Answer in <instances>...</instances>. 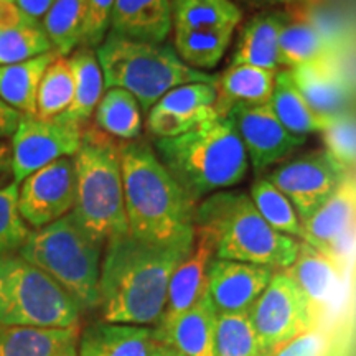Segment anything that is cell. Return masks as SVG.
Wrapping results in <instances>:
<instances>
[{"label": "cell", "mask_w": 356, "mask_h": 356, "mask_svg": "<svg viewBox=\"0 0 356 356\" xmlns=\"http://www.w3.org/2000/svg\"><path fill=\"white\" fill-rule=\"evenodd\" d=\"M78 328H25L0 325V356H58L78 341Z\"/></svg>", "instance_id": "29"}, {"label": "cell", "mask_w": 356, "mask_h": 356, "mask_svg": "<svg viewBox=\"0 0 356 356\" xmlns=\"http://www.w3.org/2000/svg\"><path fill=\"white\" fill-rule=\"evenodd\" d=\"M193 246L195 241L162 246L129 233L109 239L99 275L102 320L155 327L165 309L172 275Z\"/></svg>", "instance_id": "1"}, {"label": "cell", "mask_w": 356, "mask_h": 356, "mask_svg": "<svg viewBox=\"0 0 356 356\" xmlns=\"http://www.w3.org/2000/svg\"><path fill=\"white\" fill-rule=\"evenodd\" d=\"M0 2H15V0H0Z\"/></svg>", "instance_id": "48"}, {"label": "cell", "mask_w": 356, "mask_h": 356, "mask_svg": "<svg viewBox=\"0 0 356 356\" xmlns=\"http://www.w3.org/2000/svg\"><path fill=\"white\" fill-rule=\"evenodd\" d=\"M325 335L318 327L310 328L275 351L273 356H322L325 350Z\"/></svg>", "instance_id": "41"}, {"label": "cell", "mask_w": 356, "mask_h": 356, "mask_svg": "<svg viewBox=\"0 0 356 356\" xmlns=\"http://www.w3.org/2000/svg\"><path fill=\"white\" fill-rule=\"evenodd\" d=\"M173 29H234L241 10L231 0H172Z\"/></svg>", "instance_id": "32"}, {"label": "cell", "mask_w": 356, "mask_h": 356, "mask_svg": "<svg viewBox=\"0 0 356 356\" xmlns=\"http://www.w3.org/2000/svg\"><path fill=\"white\" fill-rule=\"evenodd\" d=\"M249 197L270 228L291 238L302 239V221L296 208L269 178L256 181Z\"/></svg>", "instance_id": "35"}, {"label": "cell", "mask_w": 356, "mask_h": 356, "mask_svg": "<svg viewBox=\"0 0 356 356\" xmlns=\"http://www.w3.org/2000/svg\"><path fill=\"white\" fill-rule=\"evenodd\" d=\"M73 71L74 96L68 111L63 114L70 121L84 126L89 121L104 95V74L92 48L81 47L68 58Z\"/></svg>", "instance_id": "28"}, {"label": "cell", "mask_w": 356, "mask_h": 356, "mask_svg": "<svg viewBox=\"0 0 356 356\" xmlns=\"http://www.w3.org/2000/svg\"><path fill=\"white\" fill-rule=\"evenodd\" d=\"M346 273L356 252V170L343 178L309 220L302 222V239Z\"/></svg>", "instance_id": "11"}, {"label": "cell", "mask_w": 356, "mask_h": 356, "mask_svg": "<svg viewBox=\"0 0 356 356\" xmlns=\"http://www.w3.org/2000/svg\"><path fill=\"white\" fill-rule=\"evenodd\" d=\"M343 50L310 25L309 22L292 19L286 22L279 37V66L293 70L297 66L340 58Z\"/></svg>", "instance_id": "26"}, {"label": "cell", "mask_w": 356, "mask_h": 356, "mask_svg": "<svg viewBox=\"0 0 356 356\" xmlns=\"http://www.w3.org/2000/svg\"><path fill=\"white\" fill-rule=\"evenodd\" d=\"M84 129L63 114L53 119L22 115L12 136V177L22 184L33 172L58 159L73 157L81 145Z\"/></svg>", "instance_id": "10"}, {"label": "cell", "mask_w": 356, "mask_h": 356, "mask_svg": "<svg viewBox=\"0 0 356 356\" xmlns=\"http://www.w3.org/2000/svg\"><path fill=\"white\" fill-rule=\"evenodd\" d=\"M152 356H180L177 353L175 350H172L170 346L168 345H165V343H160L159 345V348L154 351V355Z\"/></svg>", "instance_id": "45"}, {"label": "cell", "mask_w": 356, "mask_h": 356, "mask_svg": "<svg viewBox=\"0 0 356 356\" xmlns=\"http://www.w3.org/2000/svg\"><path fill=\"white\" fill-rule=\"evenodd\" d=\"M195 231L215 248V257L286 270L293 264L299 243L277 233L261 216L252 200L239 191H218L195 210Z\"/></svg>", "instance_id": "3"}, {"label": "cell", "mask_w": 356, "mask_h": 356, "mask_svg": "<svg viewBox=\"0 0 356 356\" xmlns=\"http://www.w3.org/2000/svg\"><path fill=\"white\" fill-rule=\"evenodd\" d=\"M96 56L104 86L126 89L145 113L173 88L190 83L216 84L215 76L186 66L170 47L137 42L113 32L97 47Z\"/></svg>", "instance_id": "6"}, {"label": "cell", "mask_w": 356, "mask_h": 356, "mask_svg": "<svg viewBox=\"0 0 356 356\" xmlns=\"http://www.w3.org/2000/svg\"><path fill=\"white\" fill-rule=\"evenodd\" d=\"M228 118L233 121L249 162L257 173L273 167L305 144V137L293 136L279 122L269 104L236 106Z\"/></svg>", "instance_id": "14"}, {"label": "cell", "mask_w": 356, "mask_h": 356, "mask_svg": "<svg viewBox=\"0 0 356 356\" xmlns=\"http://www.w3.org/2000/svg\"><path fill=\"white\" fill-rule=\"evenodd\" d=\"M97 129L113 139L136 140L142 132V109L131 92L109 88L96 108Z\"/></svg>", "instance_id": "30"}, {"label": "cell", "mask_w": 356, "mask_h": 356, "mask_svg": "<svg viewBox=\"0 0 356 356\" xmlns=\"http://www.w3.org/2000/svg\"><path fill=\"white\" fill-rule=\"evenodd\" d=\"M121 145L97 127L83 132L73 155L76 202L73 216L86 233L104 246L115 236L127 234L124 203Z\"/></svg>", "instance_id": "5"}, {"label": "cell", "mask_w": 356, "mask_h": 356, "mask_svg": "<svg viewBox=\"0 0 356 356\" xmlns=\"http://www.w3.org/2000/svg\"><path fill=\"white\" fill-rule=\"evenodd\" d=\"M83 309L60 284L19 254L0 259V325L78 328Z\"/></svg>", "instance_id": "8"}, {"label": "cell", "mask_w": 356, "mask_h": 356, "mask_svg": "<svg viewBox=\"0 0 356 356\" xmlns=\"http://www.w3.org/2000/svg\"><path fill=\"white\" fill-rule=\"evenodd\" d=\"M76 175L73 157L58 159L29 175L19 185V210L33 229L51 225L73 211Z\"/></svg>", "instance_id": "13"}, {"label": "cell", "mask_w": 356, "mask_h": 356, "mask_svg": "<svg viewBox=\"0 0 356 356\" xmlns=\"http://www.w3.org/2000/svg\"><path fill=\"white\" fill-rule=\"evenodd\" d=\"M22 115L24 114L19 113L17 109L10 108V106L0 99V139H6V137L13 136L17 126H19Z\"/></svg>", "instance_id": "42"}, {"label": "cell", "mask_w": 356, "mask_h": 356, "mask_svg": "<svg viewBox=\"0 0 356 356\" xmlns=\"http://www.w3.org/2000/svg\"><path fill=\"white\" fill-rule=\"evenodd\" d=\"M248 315L264 356L317 327L309 302L286 270H275Z\"/></svg>", "instance_id": "9"}, {"label": "cell", "mask_w": 356, "mask_h": 356, "mask_svg": "<svg viewBox=\"0 0 356 356\" xmlns=\"http://www.w3.org/2000/svg\"><path fill=\"white\" fill-rule=\"evenodd\" d=\"M233 33L234 29H175V53L190 68L211 70L228 51Z\"/></svg>", "instance_id": "31"}, {"label": "cell", "mask_w": 356, "mask_h": 356, "mask_svg": "<svg viewBox=\"0 0 356 356\" xmlns=\"http://www.w3.org/2000/svg\"><path fill=\"white\" fill-rule=\"evenodd\" d=\"M154 149L195 203L204 195L241 184L249 168L233 121L220 115L181 136L157 139Z\"/></svg>", "instance_id": "4"}, {"label": "cell", "mask_w": 356, "mask_h": 356, "mask_svg": "<svg viewBox=\"0 0 356 356\" xmlns=\"http://www.w3.org/2000/svg\"><path fill=\"white\" fill-rule=\"evenodd\" d=\"M8 175H12V150L7 144L0 142V185Z\"/></svg>", "instance_id": "44"}, {"label": "cell", "mask_w": 356, "mask_h": 356, "mask_svg": "<svg viewBox=\"0 0 356 356\" xmlns=\"http://www.w3.org/2000/svg\"><path fill=\"white\" fill-rule=\"evenodd\" d=\"M215 356H264L248 312L218 314Z\"/></svg>", "instance_id": "37"}, {"label": "cell", "mask_w": 356, "mask_h": 356, "mask_svg": "<svg viewBox=\"0 0 356 356\" xmlns=\"http://www.w3.org/2000/svg\"><path fill=\"white\" fill-rule=\"evenodd\" d=\"M261 2H266V3H292V2H296V0H261Z\"/></svg>", "instance_id": "47"}, {"label": "cell", "mask_w": 356, "mask_h": 356, "mask_svg": "<svg viewBox=\"0 0 356 356\" xmlns=\"http://www.w3.org/2000/svg\"><path fill=\"white\" fill-rule=\"evenodd\" d=\"M277 71L256 66H229L216 78L215 111L220 118H228L236 106H264L274 91Z\"/></svg>", "instance_id": "23"}, {"label": "cell", "mask_w": 356, "mask_h": 356, "mask_svg": "<svg viewBox=\"0 0 356 356\" xmlns=\"http://www.w3.org/2000/svg\"><path fill=\"white\" fill-rule=\"evenodd\" d=\"M346 175L330 155L318 150L275 168L269 180L286 195L304 222L332 197Z\"/></svg>", "instance_id": "12"}, {"label": "cell", "mask_w": 356, "mask_h": 356, "mask_svg": "<svg viewBox=\"0 0 356 356\" xmlns=\"http://www.w3.org/2000/svg\"><path fill=\"white\" fill-rule=\"evenodd\" d=\"M274 273L266 266L213 257L207 269V292L218 314L249 312Z\"/></svg>", "instance_id": "16"}, {"label": "cell", "mask_w": 356, "mask_h": 356, "mask_svg": "<svg viewBox=\"0 0 356 356\" xmlns=\"http://www.w3.org/2000/svg\"><path fill=\"white\" fill-rule=\"evenodd\" d=\"M215 101V84L190 83L173 88L147 113V126L157 139L181 136L216 118Z\"/></svg>", "instance_id": "15"}, {"label": "cell", "mask_w": 356, "mask_h": 356, "mask_svg": "<svg viewBox=\"0 0 356 356\" xmlns=\"http://www.w3.org/2000/svg\"><path fill=\"white\" fill-rule=\"evenodd\" d=\"M121 165L129 234L162 246L195 241L197 203L160 162L154 147L140 139L126 142Z\"/></svg>", "instance_id": "2"}, {"label": "cell", "mask_w": 356, "mask_h": 356, "mask_svg": "<svg viewBox=\"0 0 356 356\" xmlns=\"http://www.w3.org/2000/svg\"><path fill=\"white\" fill-rule=\"evenodd\" d=\"M74 81L70 61L58 55L44 70L37 92V118L53 119L65 114L73 102Z\"/></svg>", "instance_id": "34"}, {"label": "cell", "mask_w": 356, "mask_h": 356, "mask_svg": "<svg viewBox=\"0 0 356 356\" xmlns=\"http://www.w3.org/2000/svg\"><path fill=\"white\" fill-rule=\"evenodd\" d=\"M88 0H55L43 15L42 26L58 55L66 56L81 44Z\"/></svg>", "instance_id": "33"}, {"label": "cell", "mask_w": 356, "mask_h": 356, "mask_svg": "<svg viewBox=\"0 0 356 356\" xmlns=\"http://www.w3.org/2000/svg\"><path fill=\"white\" fill-rule=\"evenodd\" d=\"M267 104L279 122L293 136L305 137L309 134L323 132L333 121V118L318 115L307 104L293 83L291 70L277 71L273 96Z\"/></svg>", "instance_id": "25"}, {"label": "cell", "mask_w": 356, "mask_h": 356, "mask_svg": "<svg viewBox=\"0 0 356 356\" xmlns=\"http://www.w3.org/2000/svg\"><path fill=\"white\" fill-rule=\"evenodd\" d=\"M115 0H88L86 22L83 26L81 47L97 48L109 33L111 13Z\"/></svg>", "instance_id": "40"}, {"label": "cell", "mask_w": 356, "mask_h": 356, "mask_svg": "<svg viewBox=\"0 0 356 356\" xmlns=\"http://www.w3.org/2000/svg\"><path fill=\"white\" fill-rule=\"evenodd\" d=\"M280 13H259L244 26L231 66L248 65L279 71V37L286 25Z\"/></svg>", "instance_id": "24"}, {"label": "cell", "mask_w": 356, "mask_h": 356, "mask_svg": "<svg viewBox=\"0 0 356 356\" xmlns=\"http://www.w3.org/2000/svg\"><path fill=\"white\" fill-rule=\"evenodd\" d=\"M32 231L19 210V184L0 188V259L19 252Z\"/></svg>", "instance_id": "38"}, {"label": "cell", "mask_w": 356, "mask_h": 356, "mask_svg": "<svg viewBox=\"0 0 356 356\" xmlns=\"http://www.w3.org/2000/svg\"><path fill=\"white\" fill-rule=\"evenodd\" d=\"M218 310L204 292L197 304L172 322L157 325L159 340L180 356H215Z\"/></svg>", "instance_id": "19"}, {"label": "cell", "mask_w": 356, "mask_h": 356, "mask_svg": "<svg viewBox=\"0 0 356 356\" xmlns=\"http://www.w3.org/2000/svg\"><path fill=\"white\" fill-rule=\"evenodd\" d=\"M109 32L162 44L173 29L172 0H115Z\"/></svg>", "instance_id": "21"}, {"label": "cell", "mask_w": 356, "mask_h": 356, "mask_svg": "<svg viewBox=\"0 0 356 356\" xmlns=\"http://www.w3.org/2000/svg\"><path fill=\"white\" fill-rule=\"evenodd\" d=\"M56 56L53 50L22 63L0 66V99L24 115H37L40 81Z\"/></svg>", "instance_id": "27"}, {"label": "cell", "mask_w": 356, "mask_h": 356, "mask_svg": "<svg viewBox=\"0 0 356 356\" xmlns=\"http://www.w3.org/2000/svg\"><path fill=\"white\" fill-rule=\"evenodd\" d=\"M323 134L325 152L346 173L356 170V114L346 113L333 118Z\"/></svg>", "instance_id": "39"}, {"label": "cell", "mask_w": 356, "mask_h": 356, "mask_svg": "<svg viewBox=\"0 0 356 356\" xmlns=\"http://www.w3.org/2000/svg\"><path fill=\"white\" fill-rule=\"evenodd\" d=\"M55 0H15L17 7L25 13L30 19L38 20L43 19V15L47 13L48 8L51 7V3Z\"/></svg>", "instance_id": "43"}, {"label": "cell", "mask_w": 356, "mask_h": 356, "mask_svg": "<svg viewBox=\"0 0 356 356\" xmlns=\"http://www.w3.org/2000/svg\"><path fill=\"white\" fill-rule=\"evenodd\" d=\"M213 257H215V248L210 239L195 231L193 251L172 275L165 309L157 325L172 322L202 299L203 293L207 292V269Z\"/></svg>", "instance_id": "22"}, {"label": "cell", "mask_w": 356, "mask_h": 356, "mask_svg": "<svg viewBox=\"0 0 356 356\" xmlns=\"http://www.w3.org/2000/svg\"><path fill=\"white\" fill-rule=\"evenodd\" d=\"M58 356H79L78 355V341H74V343L66 346V348L61 351Z\"/></svg>", "instance_id": "46"}, {"label": "cell", "mask_w": 356, "mask_h": 356, "mask_svg": "<svg viewBox=\"0 0 356 356\" xmlns=\"http://www.w3.org/2000/svg\"><path fill=\"white\" fill-rule=\"evenodd\" d=\"M53 51L51 42L38 20L25 19L22 24L0 29V66L15 65Z\"/></svg>", "instance_id": "36"}, {"label": "cell", "mask_w": 356, "mask_h": 356, "mask_svg": "<svg viewBox=\"0 0 356 356\" xmlns=\"http://www.w3.org/2000/svg\"><path fill=\"white\" fill-rule=\"evenodd\" d=\"M102 244L84 231L73 213L33 229L19 256L60 284L83 310L99 307Z\"/></svg>", "instance_id": "7"}, {"label": "cell", "mask_w": 356, "mask_h": 356, "mask_svg": "<svg viewBox=\"0 0 356 356\" xmlns=\"http://www.w3.org/2000/svg\"><path fill=\"white\" fill-rule=\"evenodd\" d=\"M286 274L305 296L318 327L320 318L340 304L345 289V273L330 257L300 241L296 261L286 269Z\"/></svg>", "instance_id": "18"}, {"label": "cell", "mask_w": 356, "mask_h": 356, "mask_svg": "<svg viewBox=\"0 0 356 356\" xmlns=\"http://www.w3.org/2000/svg\"><path fill=\"white\" fill-rule=\"evenodd\" d=\"M162 341L154 327L101 322L78 335L79 356H152Z\"/></svg>", "instance_id": "20"}, {"label": "cell", "mask_w": 356, "mask_h": 356, "mask_svg": "<svg viewBox=\"0 0 356 356\" xmlns=\"http://www.w3.org/2000/svg\"><path fill=\"white\" fill-rule=\"evenodd\" d=\"M340 58L291 70L293 83L307 104L323 118L351 113L356 99V88L341 66Z\"/></svg>", "instance_id": "17"}]
</instances>
